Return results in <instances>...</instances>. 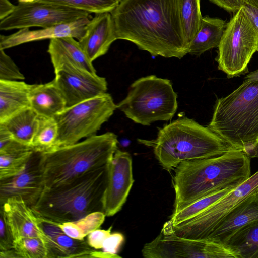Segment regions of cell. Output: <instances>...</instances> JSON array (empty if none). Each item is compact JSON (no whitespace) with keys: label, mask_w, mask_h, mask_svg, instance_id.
I'll list each match as a JSON object with an SVG mask.
<instances>
[{"label":"cell","mask_w":258,"mask_h":258,"mask_svg":"<svg viewBox=\"0 0 258 258\" xmlns=\"http://www.w3.org/2000/svg\"><path fill=\"white\" fill-rule=\"evenodd\" d=\"M110 13L117 39L154 56L181 59L188 53L179 0H122Z\"/></svg>","instance_id":"1"},{"label":"cell","mask_w":258,"mask_h":258,"mask_svg":"<svg viewBox=\"0 0 258 258\" xmlns=\"http://www.w3.org/2000/svg\"><path fill=\"white\" fill-rule=\"evenodd\" d=\"M173 213L216 191L234 188L251 176L250 158L242 149L219 156L185 161L174 169Z\"/></svg>","instance_id":"2"},{"label":"cell","mask_w":258,"mask_h":258,"mask_svg":"<svg viewBox=\"0 0 258 258\" xmlns=\"http://www.w3.org/2000/svg\"><path fill=\"white\" fill-rule=\"evenodd\" d=\"M138 142L152 148L160 165L168 171L185 161L215 157L240 149L232 146L208 127L186 117L160 128L156 139H138Z\"/></svg>","instance_id":"3"},{"label":"cell","mask_w":258,"mask_h":258,"mask_svg":"<svg viewBox=\"0 0 258 258\" xmlns=\"http://www.w3.org/2000/svg\"><path fill=\"white\" fill-rule=\"evenodd\" d=\"M117 144V136L107 132L41 152L44 188L67 184L89 172L107 166Z\"/></svg>","instance_id":"4"},{"label":"cell","mask_w":258,"mask_h":258,"mask_svg":"<svg viewBox=\"0 0 258 258\" xmlns=\"http://www.w3.org/2000/svg\"><path fill=\"white\" fill-rule=\"evenodd\" d=\"M107 167L89 172L67 184L44 188L31 208L38 217L56 224L75 222L91 213L103 212Z\"/></svg>","instance_id":"5"},{"label":"cell","mask_w":258,"mask_h":258,"mask_svg":"<svg viewBox=\"0 0 258 258\" xmlns=\"http://www.w3.org/2000/svg\"><path fill=\"white\" fill-rule=\"evenodd\" d=\"M208 127L236 148L258 143V80H244L217 99Z\"/></svg>","instance_id":"6"},{"label":"cell","mask_w":258,"mask_h":258,"mask_svg":"<svg viewBox=\"0 0 258 258\" xmlns=\"http://www.w3.org/2000/svg\"><path fill=\"white\" fill-rule=\"evenodd\" d=\"M177 98L170 80L151 75L134 81L116 106L135 123L148 126L170 120L177 109Z\"/></svg>","instance_id":"7"},{"label":"cell","mask_w":258,"mask_h":258,"mask_svg":"<svg viewBox=\"0 0 258 258\" xmlns=\"http://www.w3.org/2000/svg\"><path fill=\"white\" fill-rule=\"evenodd\" d=\"M116 108L112 96L107 93L67 107L54 117L58 136L53 149L97 135Z\"/></svg>","instance_id":"8"},{"label":"cell","mask_w":258,"mask_h":258,"mask_svg":"<svg viewBox=\"0 0 258 258\" xmlns=\"http://www.w3.org/2000/svg\"><path fill=\"white\" fill-rule=\"evenodd\" d=\"M216 60L228 78L248 72V64L258 51V32L243 7L227 23Z\"/></svg>","instance_id":"9"},{"label":"cell","mask_w":258,"mask_h":258,"mask_svg":"<svg viewBox=\"0 0 258 258\" xmlns=\"http://www.w3.org/2000/svg\"><path fill=\"white\" fill-rule=\"evenodd\" d=\"M142 254L146 258H237L225 244L178 235L170 220L155 239L144 245Z\"/></svg>","instance_id":"10"},{"label":"cell","mask_w":258,"mask_h":258,"mask_svg":"<svg viewBox=\"0 0 258 258\" xmlns=\"http://www.w3.org/2000/svg\"><path fill=\"white\" fill-rule=\"evenodd\" d=\"M258 189V171L197 216L173 226L175 233L187 238L205 240L233 208Z\"/></svg>","instance_id":"11"},{"label":"cell","mask_w":258,"mask_h":258,"mask_svg":"<svg viewBox=\"0 0 258 258\" xmlns=\"http://www.w3.org/2000/svg\"><path fill=\"white\" fill-rule=\"evenodd\" d=\"M89 16L88 12L53 3L41 1L19 3L12 13L1 20L0 29L46 28Z\"/></svg>","instance_id":"12"},{"label":"cell","mask_w":258,"mask_h":258,"mask_svg":"<svg viewBox=\"0 0 258 258\" xmlns=\"http://www.w3.org/2000/svg\"><path fill=\"white\" fill-rule=\"evenodd\" d=\"M53 79L66 102L67 107L107 93L106 79L69 64L54 69Z\"/></svg>","instance_id":"13"},{"label":"cell","mask_w":258,"mask_h":258,"mask_svg":"<svg viewBox=\"0 0 258 258\" xmlns=\"http://www.w3.org/2000/svg\"><path fill=\"white\" fill-rule=\"evenodd\" d=\"M107 169V183L102 204L103 212L110 217L121 209L134 182L131 155L117 149Z\"/></svg>","instance_id":"14"},{"label":"cell","mask_w":258,"mask_h":258,"mask_svg":"<svg viewBox=\"0 0 258 258\" xmlns=\"http://www.w3.org/2000/svg\"><path fill=\"white\" fill-rule=\"evenodd\" d=\"M41 154L35 151L22 171L0 180V205L12 197L22 199L30 207L36 203L44 188Z\"/></svg>","instance_id":"15"},{"label":"cell","mask_w":258,"mask_h":258,"mask_svg":"<svg viewBox=\"0 0 258 258\" xmlns=\"http://www.w3.org/2000/svg\"><path fill=\"white\" fill-rule=\"evenodd\" d=\"M0 213L4 217L14 241L24 237H40L47 245L46 235L40 218L20 198L12 197L0 205Z\"/></svg>","instance_id":"16"},{"label":"cell","mask_w":258,"mask_h":258,"mask_svg":"<svg viewBox=\"0 0 258 258\" xmlns=\"http://www.w3.org/2000/svg\"><path fill=\"white\" fill-rule=\"evenodd\" d=\"M257 222L258 194L256 191L239 203L225 215L205 240L225 244L236 232L249 225Z\"/></svg>","instance_id":"17"},{"label":"cell","mask_w":258,"mask_h":258,"mask_svg":"<svg viewBox=\"0 0 258 258\" xmlns=\"http://www.w3.org/2000/svg\"><path fill=\"white\" fill-rule=\"evenodd\" d=\"M90 21L89 17L35 30L29 28L20 29L8 36H0V49H5L23 43L46 39L72 37L79 40Z\"/></svg>","instance_id":"18"},{"label":"cell","mask_w":258,"mask_h":258,"mask_svg":"<svg viewBox=\"0 0 258 258\" xmlns=\"http://www.w3.org/2000/svg\"><path fill=\"white\" fill-rule=\"evenodd\" d=\"M117 39L111 13L105 12L95 14L86 26L83 36L78 41L93 62L105 54L111 44Z\"/></svg>","instance_id":"19"},{"label":"cell","mask_w":258,"mask_h":258,"mask_svg":"<svg viewBox=\"0 0 258 258\" xmlns=\"http://www.w3.org/2000/svg\"><path fill=\"white\" fill-rule=\"evenodd\" d=\"M39 218L46 235L47 258L94 257L96 249L87 241L72 238L57 224Z\"/></svg>","instance_id":"20"},{"label":"cell","mask_w":258,"mask_h":258,"mask_svg":"<svg viewBox=\"0 0 258 258\" xmlns=\"http://www.w3.org/2000/svg\"><path fill=\"white\" fill-rule=\"evenodd\" d=\"M35 151L16 140L11 135L0 138V180L19 173Z\"/></svg>","instance_id":"21"},{"label":"cell","mask_w":258,"mask_h":258,"mask_svg":"<svg viewBox=\"0 0 258 258\" xmlns=\"http://www.w3.org/2000/svg\"><path fill=\"white\" fill-rule=\"evenodd\" d=\"M54 69L69 64L97 74L92 62L82 48L79 41L72 37L50 39L47 50Z\"/></svg>","instance_id":"22"},{"label":"cell","mask_w":258,"mask_h":258,"mask_svg":"<svg viewBox=\"0 0 258 258\" xmlns=\"http://www.w3.org/2000/svg\"><path fill=\"white\" fill-rule=\"evenodd\" d=\"M29 99L30 107L39 115L54 117L67 107L54 80L44 84H32Z\"/></svg>","instance_id":"23"},{"label":"cell","mask_w":258,"mask_h":258,"mask_svg":"<svg viewBox=\"0 0 258 258\" xmlns=\"http://www.w3.org/2000/svg\"><path fill=\"white\" fill-rule=\"evenodd\" d=\"M32 84L20 80H0V122L30 107Z\"/></svg>","instance_id":"24"},{"label":"cell","mask_w":258,"mask_h":258,"mask_svg":"<svg viewBox=\"0 0 258 258\" xmlns=\"http://www.w3.org/2000/svg\"><path fill=\"white\" fill-rule=\"evenodd\" d=\"M226 24V22L220 18L203 17L200 29L190 44L188 53L200 56L218 47Z\"/></svg>","instance_id":"25"},{"label":"cell","mask_w":258,"mask_h":258,"mask_svg":"<svg viewBox=\"0 0 258 258\" xmlns=\"http://www.w3.org/2000/svg\"><path fill=\"white\" fill-rule=\"evenodd\" d=\"M38 114L31 108H25L0 122L17 141L31 147L38 123Z\"/></svg>","instance_id":"26"},{"label":"cell","mask_w":258,"mask_h":258,"mask_svg":"<svg viewBox=\"0 0 258 258\" xmlns=\"http://www.w3.org/2000/svg\"><path fill=\"white\" fill-rule=\"evenodd\" d=\"M225 244L237 258H258V222L236 232Z\"/></svg>","instance_id":"27"},{"label":"cell","mask_w":258,"mask_h":258,"mask_svg":"<svg viewBox=\"0 0 258 258\" xmlns=\"http://www.w3.org/2000/svg\"><path fill=\"white\" fill-rule=\"evenodd\" d=\"M182 26L186 42L190 44L198 33L202 21L200 0H179Z\"/></svg>","instance_id":"28"},{"label":"cell","mask_w":258,"mask_h":258,"mask_svg":"<svg viewBox=\"0 0 258 258\" xmlns=\"http://www.w3.org/2000/svg\"><path fill=\"white\" fill-rule=\"evenodd\" d=\"M58 136V125L54 117L38 115V123L31 147L44 152L53 148Z\"/></svg>","instance_id":"29"},{"label":"cell","mask_w":258,"mask_h":258,"mask_svg":"<svg viewBox=\"0 0 258 258\" xmlns=\"http://www.w3.org/2000/svg\"><path fill=\"white\" fill-rule=\"evenodd\" d=\"M232 189L226 188L207 195L189 204L176 213H172L170 219L172 225H177L197 216Z\"/></svg>","instance_id":"30"},{"label":"cell","mask_w":258,"mask_h":258,"mask_svg":"<svg viewBox=\"0 0 258 258\" xmlns=\"http://www.w3.org/2000/svg\"><path fill=\"white\" fill-rule=\"evenodd\" d=\"M13 250L17 258H47L45 241L40 237H24L14 242Z\"/></svg>","instance_id":"31"},{"label":"cell","mask_w":258,"mask_h":258,"mask_svg":"<svg viewBox=\"0 0 258 258\" xmlns=\"http://www.w3.org/2000/svg\"><path fill=\"white\" fill-rule=\"evenodd\" d=\"M95 14L111 12L118 5L117 0H41Z\"/></svg>","instance_id":"32"},{"label":"cell","mask_w":258,"mask_h":258,"mask_svg":"<svg viewBox=\"0 0 258 258\" xmlns=\"http://www.w3.org/2000/svg\"><path fill=\"white\" fill-rule=\"evenodd\" d=\"M25 79L11 57L0 49V80H22Z\"/></svg>","instance_id":"33"},{"label":"cell","mask_w":258,"mask_h":258,"mask_svg":"<svg viewBox=\"0 0 258 258\" xmlns=\"http://www.w3.org/2000/svg\"><path fill=\"white\" fill-rule=\"evenodd\" d=\"M106 216L103 212L96 211L89 214L74 222L85 237L90 233L100 227Z\"/></svg>","instance_id":"34"},{"label":"cell","mask_w":258,"mask_h":258,"mask_svg":"<svg viewBox=\"0 0 258 258\" xmlns=\"http://www.w3.org/2000/svg\"><path fill=\"white\" fill-rule=\"evenodd\" d=\"M0 223V252H4L13 248L14 240L1 213Z\"/></svg>","instance_id":"35"},{"label":"cell","mask_w":258,"mask_h":258,"mask_svg":"<svg viewBox=\"0 0 258 258\" xmlns=\"http://www.w3.org/2000/svg\"><path fill=\"white\" fill-rule=\"evenodd\" d=\"M124 240V236L120 233L115 232L111 234L104 241L102 251L112 255H117V253Z\"/></svg>","instance_id":"36"},{"label":"cell","mask_w":258,"mask_h":258,"mask_svg":"<svg viewBox=\"0 0 258 258\" xmlns=\"http://www.w3.org/2000/svg\"><path fill=\"white\" fill-rule=\"evenodd\" d=\"M112 227L107 230L96 229L87 235V242L89 245L96 250L102 248L105 239L111 234Z\"/></svg>","instance_id":"37"},{"label":"cell","mask_w":258,"mask_h":258,"mask_svg":"<svg viewBox=\"0 0 258 258\" xmlns=\"http://www.w3.org/2000/svg\"><path fill=\"white\" fill-rule=\"evenodd\" d=\"M229 12L236 13L245 4L244 0H210Z\"/></svg>","instance_id":"38"},{"label":"cell","mask_w":258,"mask_h":258,"mask_svg":"<svg viewBox=\"0 0 258 258\" xmlns=\"http://www.w3.org/2000/svg\"><path fill=\"white\" fill-rule=\"evenodd\" d=\"M57 224L69 237L77 240H84L85 237L74 222H66Z\"/></svg>","instance_id":"39"},{"label":"cell","mask_w":258,"mask_h":258,"mask_svg":"<svg viewBox=\"0 0 258 258\" xmlns=\"http://www.w3.org/2000/svg\"><path fill=\"white\" fill-rule=\"evenodd\" d=\"M15 7L9 0H0V20L12 13Z\"/></svg>","instance_id":"40"},{"label":"cell","mask_w":258,"mask_h":258,"mask_svg":"<svg viewBox=\"0 0 258 258\" xmlns=\"http://www.w3.org/2000/svg\"><path fill=\"white\" fill-rule=\"evenodd\" d=\"M242 150L250 158H258V143L251 142L245 144L242 147Z\"/></svg>","instance_id":"41"},{"label":"cell","mask_w":258,"mask_h":258,"mask_svg":"<svg viewBox=\"0 0 258 258\" xmlns=\"http://www.w3.org/2000/svg\"><path fill=\"white\" fill-rule=\"evenodd\" d=\"M243 8L258 32V9L247 4L244 5Z\"/></svg>","instance_id":"42"},{"label":"cell","mask_w":258,"mask_h":258,"mask_svg":"<svg viewBox=\"0 0 258 258\" xmlns=\"http://www.w3.org/2000/svg\"><path fill=\"white\" fill-rule=\"evenodd\" d=\"M245 80L255 81L258 80V70L250 72L244 78Z\"/></svg>","instance_id":"43"},{"label":"cell","mask_w":258,"mask_h":258,"mask_svg":"<svg viewBox=\"0 0 258 258\" xmlns=\"http://www.w3.org/2000/svg\"><path fill=\"white\" fill-rule=\"evenodd\" d=\"M245 4L250 5L258 9V0H244Z\"/></svg>","instance_id":"44"},{"label":"cell","mask_w":258,"mask_h":258,"mask_svg":"<svg viewBox=\"0 0 258 258\" xmlns=\"http://www.w3.org/2000/svg\"><path fill=\"white\" fill-rule=\"evenodd\" d=\"M41 0H18L19 3H34L41 1Z\"/></svg>","instance_id":"45"},{"label":"cell","mask_w":258,"mask_h":258,"mask_svg":"<svg viewBox=\"0 0 258 258\" xmlns=\"http://www.w3.org/2000/svg\"><path fill=\"white\" fill-rule=\"evenodd\" d=\"M117 1H118L119 2H121L122 0H117Z\"/></svg>","instance_id":"46"},{"label":"cell","mask_w":258,"mask_h":258,"mask_svg":"<svg viewBox=\"0 0 258 258\" xmlns=\"http://www.w3.org/2000/svg\"><path fill=\"white\" fill-rule=\"evenodd\" d=\"M256 192H257V194H258V189H257V191H256Z\"/></svg>","instance_id":"47"}]
</instances>
